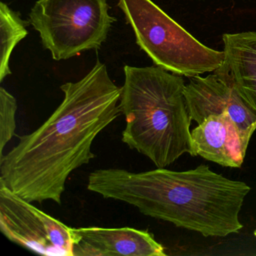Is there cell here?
Segmentation results:
<instances>
[{"label": "cell", "instance_id": "1", "mask_svg": "<svg viewBox=\"0 0 256 256\" xmlns=\"http://www.w3.org/2000/svg\"><path fill=\"white\" fill-rule=\"evenodd\" d=\"M60 89L64 100L50 118L0 157V182L30 202L60 205L68 176L95 158L94 140L121 114V88L100 61Z\"/></svg>", "mask_w": 256, "mask_h": 256}, {"label": "cell", "instance_id": "2", "mask_svg": "<svg viewBox=\"0 0 256 256\" xmlns=\"http://www.w3.org/2000/svg\"><path fill=\"white\" fill-rule=\"evenodd\" d=\"M88 190L148 216L205 236L224 238L244 227L239 214L250 187L200 164L185 172L98 169L88 176Z\"/></svg>", "mask_w": 256, "mask_h": 256}, {"label": "cell", "instance_id": "3", "mask_svg": "<svg viewBox=\"0 0 256 256\" xmlns=\"http://www.w3.org/2000/svg\"><path fill=\"white\" fill-rule=\"evenodd\" d=\"M120 109L125 118L122 142L158 168L181 156H194L192 120L182 78L161 67H124Z\"/></svg>", "mask_w": 256, "mask_h": 256}, {"label": "cell", "instance_id": "4", "mask_svg": "<svg viewBox=\"0 0 256 256\" xmlns=\"http://www.w3.org/2000/svg\"><path fill=\"white\" fill-rule=\"evenodd\" d=\"M118 7L132 28L138 46L157 66L192 78L224 65V50L204 46L151 0H119Z\"/></svg>", "mask_w": 256, "mask_h": 256}, {"label": "cell", "instance_id": "5", "mask_svg": "<svg viewBox=\"0 0 256 256\" xmlns=\"http://www.w3.org/2000/svg\"><path fill=\"white\" fill-rule=\"evenodd\" d=\"M107 0H38L30 14L43 46L55 60L100 49L114 18Z\"/></svg>", "mask_w": 256, "mask_h": 256}, {"label": "cell", "instance_id": "6", "mask_svg": "<svg viewBox=\"0 0 256 256\" xmlns=\"http://www.w3.org/2000/svg\"><path fill=\"white\" fill-rule=\"evenodd\" d=\"M0 230L11 242L36 254L73 256L71 227L36 208L0 182Z\"/></svg>", "mask_w": 256, "mask_h": 256}, {"label": "cell", "instance_id": "7", "mask_svg": "<svg viewBox=\"0 0 256 256\" xmlns=\"http://www.w3.org/2000/svg\"><path fill=\"white\" fill-rule=\"evenodd\" d=\"M184 96L192 121L198 124L210 115L228 112L244 138L256 130V110L242 96L226 66L206 77L190 78Z\"/></svg>", "mask_w": 256, "mask_h": 256}, {"label": "cell", "instance_id": "8", "mask_svg": "<svg viewBox=\"0 0 256 256\" xmlns=\"http://www.w3.org/2000/svg\"><path fill=\"white\" fill-rule=\"evenodd\" d=\"M73 256H166L148 230L133 228H72Z\"/></svg>", "mask_w": 256, "mask_h": 256}, {"label": "cell", "instance_id": "9", "mask_svg": "<svg viewBox=\"0 0 256 256\" xmlns=\"http://www.w3.org/2000/svg\"><path fill=\"white\" fill-rule=\"evenodd\" d=\"M194 156L224 167L240 168L250 140L242 137L228 112L210 115L191 132Z\"/></svg>", "mask_w": 256, "mask_h": 256}, {"label": "cell", "instance_id": "10", "mask_svg": "<svg viewBox=\"0 0 256 256\" xmlns=\"http://www.w3.org/2000/svg\"><path fill=\"white\" fill-rule=\"evenodd\" d=\"M224 66L242 96L256 110V32L224 34Z\"/></svg>", "mask_w": 256, "mask_h": 256}, {"label": "cell", "instance_id": "11", "mask_svg": "<svg viewBox=\"0 0 256 256\" xmlns=\"http://www.w3.org/2000/svg\"><path fill=\"white\" fill-rule=\"evenodd\" d=\"M28 22L22 20L18 13L12 10L6 4H0V32H1V58L0 82L12 74L10 60L16 46L28 36Z\"/></svg>", "mask_w": 256, "mask_h": 256}, {"label": "cell", "instance_id": "12", "mask_svg": "<svg viewBox=\"0 0 256 256\" xmlns=\"http://www.w3.org/2000/svg\"><path fill=\"white\" fill-rule=\"evenodd\" d=\"M16 98L4 88H0V157L8 142L16 136Z\"/></svg>", "mask_w": 256, "mask_h": 256}, {"label": "cell", "instance_id": "13", "mask_svg": "<svg viewBox=\"0 0 256 256\" xmlns=\"http://www.w3.org/2000/svg\"><path fill=\"white\" fill-rule=\"evenodd\" d=\"M254 236H256V230H254Z\"/></svg>", "mask_w": 256, "mask_h": 256}]
</instances>
